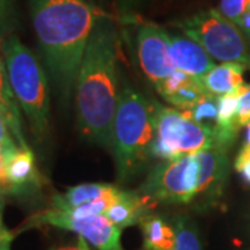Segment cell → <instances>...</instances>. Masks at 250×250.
I'll list each match as a JSON object with an SVG mask.
<instances>
[{"instance_id":"14","label":"cell","mask_w":250,"mask_h":250,"mask_svg":"<svg viewBox=\"0 0 250 250\" xmlns=\"http://www.w3.org/2000/svg\"><path fill=\"white\" fill-rule=\"evenodd\" d=\"M152 203L150 199L141 195L138 190H121L104 217L123 231L128 227L139 225L146 215L150 214Z\"/></svg>"},{"instance_id":"9","label":"cell","mask_w":250,"mask_h":250,"mask_svg":"<svg viewBox=\"0 0 250 250\" xmlns=\"http://www.w3.org/2000/svg\"><path fill=\"white\" fill-rule=\"evenodd\" d=\"M138 62L154 86L177 71L170 56V35L152 22H143L136 34Z\"/></svg>"},{"instance_id":"29","label":"cell","mask_w":250,"mask_h":250,"mask_svg":"<svg viewBox=\"0 0 250 250\" xmlns=\"http://www.w3.org/2000/svg\"><path fill=\"white\" fill-rule=\"evenodd\" d=\"M10 153L0 154V192H3L6 185V177H7V159Z\"/></svg>"},{"instance_id":"21","label":"cell","mask_w":250,"mask_h":250,"mask_svg":"<svg viewBox=\"0 0 250 250\" xmlns=\"http://www.w3.org/2000/svg\"><path fill=\"white\" fill-rule=\"evenodd\" d=\"M217 113H218V96L207 93L205 98L202 99L196 106L187 114L199 124L211 126L210 125L211 123L215 124Z\"/></svg>"},{"instance_id":"1","label":"cell","mask_w":250,"mask_h":250,"mask_svg":"<svg viewBox=\"0 0 250 250\" xmlns=\"http://www.w3.org/2000/svg\"><path fill=\"white\" fill-rule=\"evenodd\" d=\"M50 83L62 103L74 96L81 62L102 16L88 0H28Z\"/></svg>"},{"instance_id":"10","label":"cell","mask_w":250,"mask_h":250,"mask_svg":"<svg viewBox=\"0 0 250 250\" xmlns=\"http://www.w3.org/2000/svg\"><path fill=\"white\" fill-rule=\"evenodd\" d=\"M228 149L211 145L208 149L195 154L199 167L196 196L193 202L200 206L213 207L224 195L229 174Z\"/></svg>"},{"instance_id":"11","label":"cell","mask_w":250,"mask_h":250,"mask_svg":"<svg viewBox=\"0 0 250 250\" xmlns=\"http://www.w3.org/2000/svg\"><path fill=\"white\" fill-rule=\"evenodd\" d=\"M42 177L31 149H18L7 159V177L3 193L7 196H27L41 189Z\"/></svg>"},{"instance_id":"30","label":"cell","mask_w":250,"mask_h":250,"mask_svg":"<svg viewBox=\"0 0 250 250\" xmlns=\"http://www.w3.org/2000/svg\"><path fill=\"white\" fill-rule=\"evenodd\" d=\"M52 250H90L88 246V242L85 241L83 238H78L75 243L72 245H67V246H60V248H54Z\"/></svg>"},{"instance_id":"34","label":"cell","mask_w":250,"mask_h":250,"mask_svg":"<svg viewBox=\"0 0 250 250\" xmlns=\"http://www.w3.org/2000/svg\"><path fill=\"white\" fill-rule=\"evenodd\" d=\"M249 7H250V6H249Z\"/></svg>"},{"instance_id":"12","label":"cell","mask_w":250,"mask_h":250,"mask_svg":"<svg viewBox=\"0 0 250 250\" xmlns=\"http://www.w3.org/2000/svg\"><path fill=\"white\" fill-rule=\"evenodd\" d=\"M156 89L167 103L182 113H189L207 95L200 80L181 71L174 72L159 83Z\"/></svg>"},{"instance_id":"3","label":"cell","mask_w":250,"mask_h":250,"mask_svg":"<svg viewBox=\"0 0 250 250\" xmlns=\"http://www.w3.org/2000/svg\"><path fill=\"white\" fill-rule=\"evenodd\" d=\"M154 139L150 103L129 85L123 83L118 93L111 129V150L118 182H128L138 175L152 157Z\"/></svg>"},{"instance_id":"6","label":"cell","mask_w":250,"mask_h":250,"mask_svg":"<svg viewBox=\"0 0 250 250\" xmlns=\"http://www.w3.org/2000/svg\"><path fill=\"white\" fill-rule=\"evenodd\" d=\"M150 107L154 124L152 157L163 161L174 160L196 154L214 145L213 126L199 124L187 113L157 102H152Z\"/></svg>"},{"instance_id":"24","label":"cell","mask_w":250,"mask_h":250,"mask_svg":"<svg viewBox=\"0 0 250 250\" xmlns=\"http://www.w3.org/2000/svg\"><path fill=\"white\" fill-rule=\"evenodd\" d=\"M235 170L238 171L250 185V147L242 146V149L238 153L235 159Z\"/></svg>"},{"instance_id":"20","label":"cell","mask_w":250,"mask_h":250,"mask_svg":"<svg viewBox=\"0 0 250 250\" xmlns=\"http://www.w3.org/2000/svg\"><path fill=\"white\" fill-rule=\"evenodd\" d=\"M18 11L16 0H0V46L18 29Z\"/></svg>"},{"instance_id":"13","label":"cell","mask_w":250,"mask_h":250,"mask_svg":"<svg viewBox=\"0 0 250 250\" xmlns=\"http://www.w3.org/2000/svg\"><path fill=\"white\" fill-rule=\"evenodd\" d=\"M170 56L177 71L197 80L215 67L205 49L187 36H170Z\"/></svg>"},{"instance_id":"16","label":"cell","mask_w":250,"mask_h":250,"mask_svg":"<svg viewBox=\"0 0 250 250\" xmlns=\"http://www.w3.org/2000/svg\"><path fill=\"white\" fill-rule=\"evenodd\" d=\"M0 111L6 118L9 124L10 131L13 138L16 139L20 149H31L28 145L27 138L24 134L22 118H21V108L18 106L17 100L14 98V93L10 86L9 77L6 71V65L3 62V57L0 54Z\"/></svg>"},{"instance_id":"5","label":"cell","mask_w":250,"mask_h":250,"mask_svg":"<svg viewBox=\"0 0 250 250\" xmlns=\"http://www.w3.org/2000/svg\"><path fill=\"white\" fill-rule=\"evenodd\" d=\"M184 35L195 41L207 54L221 62H239L250 67L249 39L231 20L215 9L197 11L174 22Z\"/></svg>"},{"instance_id":"4","label":"cell","mask_w":250,"mask_h":250,"mask_svg":"<svg viewBox=\"0 0 250 250\" xmlns=\"http://www.w3.org/2000/svg\"><path fill=\"white\" fill-rule=\"evenodd\" d=\"M0 54L14 98L32 134L38 139H45L50 126V80L47 72L35 53L16 34L1 43Z\"/></svg>"},{"instance_id":"25","label":"cell","mask_w":250,"mask_h":250,"mask_svg":"<svg viewBox=\"0 0 250 250\" xmlns=\"http://www.w3.org/2000/svg\"><path fill=\"white\" fill-rule=\"evenodd\" d=\"M238 126L243 128L249 124L250 121V85H248V89L245 95L241 98L239 107H238Z\"/></svg>"},{"instance_id":"15","label":"cell","mask_w":250,"mask_h":250,"mask_svg":"<svg viewBox=\"0 0 250 250\" xmlns=\"http://www.w3.org/2000/svg\"><path fill=\"white\" fill-rule=\"evenodd\" d=\"M246 68V65L239 62H221L200 78V82L207 93L223 96L245 85L243 75Z\"/></svg>"},{"instance_id":"19","label":"cell","mask_w":250,"mask_h":250,"mask_svg":"<svg viewBox=\"0 0 250 250\" xmlns=\"http://www.w3.org/2000/svg\"><path fill=\"white\" fill-rule=\"evenodd\" d=\"M175 245L174 250H203L196 224L187 215L177 217L174 221Z\"/></svg>"},{"instance_id":"2","label":"cell","mask_w":250,"mask_h":250,"mask_svg":"<svg viewBox=\"0 0 250 250\" xmlns=\"http://www.w3.org/2000/svg\"><path fill=\"white\" fill-rule=\"evenodd\" d=\"M118 49L116 25L102 14L81 62L74 96L81 135L103 147L111 146L118 103Z\"/></svg>"},{"instance_id":"18","label":"cell","mask_w":250,"mask_h":250,"mask_svg":"<svg viewBox=\"0 0 250 250\" xmlns=\"http://www.w3.org/2000/svg\"><path fill=\"white\" fill-rule=\"evenodd\" d=\"M143 235V250H174L175 228L166 218L150 213L139 223Z\"/></svg>"},{"instance_id":"28","label":"cell","mask_w":250,"mask_h":250,"mask_svg":"<svg viewBox=\"0 0 250 250\" xmlns=\"http://www.w3.org/2000/svg\"><path fill=\"white\" fill-rule=\"evenodd\" d=\"M235 24L239 27V29L243 32V35L250 39V7L242 14V17Z\"/></svg>"},{"instance_id":"27","label":"cell","mask_w":250,"mask_h":250,"mask_svg":"<svg viewBox=\"0 0 250 250\" xmlns=\"http://www.w3.org/2000/svg\"><path fill=\"white\" fill-rule=\"evenodd\" d=\"M4 202H6V195L3 192H0V245L3 242L13 239V232H10L6 228V225L3 223V208H4Z\"/></svg>"},{"instance_id":"8","label":"cell","mask_w":250,"mask_h":250,"mask_svg":"<svg viewBox=\"0 0 250 250\" xmlns=\"http://www.w3.org/2000/svg\"><path fill=\"white\" fill-rule=\"evenodd\" d=\"M50 225L78 233L98 250H124L121 246V229L108 221L104 215L77 218L59 208L49 207L29 217L21 229Z\"/></svg>"},{"instance_id":"22","label":"cell","mask_w":250,"mask_h":250,"mask_svg":"<svg viewBox=\"0 0 250 250\" xmlns=\"http://www.w3.org/2000/svg\"><path fill=\"white\" fill-rule=\"evenodd\" d=\"M249 6L250 0H220L218 11L224 17L236 22L242 17V14L249 9Z\"/></svg>"},{"instance_id":"32","label":"cell","mask_w":250,"mask_h":250,"mask_svg":"<svg viewBox=\"0 0 250 250\" xmlns=\"http://www.w3.org/2000/svg\"><path fill=\"white\" fill-rule=\"evenodd\" d=\"M11 241H13V239L3 242V243L0 245V250H11Z\"/></svg>"},{"instance_id":"17","label":"cell","mask_w":250,"mask_h":250,"mask_svg":"<svg viewBox=\"0 0 250 250\" xmlns=\"http://www.w3.org/2000/svg\"><path fill=\"white\" fill-rule=\"evenodd\" d=\"M116 185L110 184H81L68 188L64 193H56L50 199V207L59 210H74L82 206L96 202L98 199L107 195Z\"/></svg>"},{"instance_id":"26","label":"cell","mask_w":250,"mask_h":250,"mask_svg":"<svg viewBox=\"0 0 250 250\" xmlns=\"http://www.w3.org/2000/svg\"><path fill=\"white\" fill-rule=\"evenodd\" d=\"M147 0H117L118 11L124 16L135 14L139 9H142Z\"/></svg>"},{"instance_id":"31","label":"cell","mask_w":250,"mask_h":250,"mask_svg":"<svg viewBox=\"0 0 250 250\" xmlns=\"http://www.w3.org/2000/svg\"><path fill=\"white\" fill-rule=\"evenodd\" d=\"M242 146L250 147V121L249 124L246 125V134H245V139H243V145Z\"/></svg>"},{"instance_id":"33","label":"cell","mask_w":250,"mask_h":250,"mask_svg":"<svg viewBox=\"0 0 250 250\" xmlns=\"http://www.w3.org/2000/svg\"><path fill=\"white\" fill-rule=\"evenodd\" d=\"M6 153H9V152H6V150L3 149V146L0 145V154H6Z\"/></svg>"},{"instance_id":"7","label":"cell","mask_w":250,"mask_h":250,"mask_svg":"<svg viewBox=\"0 0 250 250\" xmlns=\"http://www.w3.org/2000/svg\"><path fill=\"white\" fill-rule=\"evenodd\" d=\"M197 174L195 154L161 161L149 172L138 192L153 203L188 205L196 196Z\"/></svg>"},{"instance_id":"23","label":"cell","mask_w":250,"mask_h":250,"mask_svg":"<svg viewBox=\"0 0 250 250\" xmlns=\"http://www.w3.org/2000/svg\"><path fill=\"white\" fill-rule=\"evenodd\" d=\"M0 145L3 146V149L6 152L9 153L16 152V150L20 149L17 142H16V139L13 138V134L10 131L9 124H7V121H6V118H4L1 111H0Z\"/></svg>"}]
</instances>
